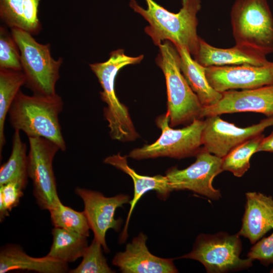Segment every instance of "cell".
I'll use <instances>...</instances> for the list:
<instances>
[{"label": "cell", "mask_w": 273, "mask_h": 273, "mask_svg": "<svg viewBox=\"0 0 273 273\" xmlns=\"http://www.w3.org/2000/svg\"><path fill=\"white\" fill-rule=\"evenodd\" d=\"M145 1L147 9L135 0H130L129 5L149 23L145 32L154 43L159 46L163 41L169 40L176 47L186 48L194 57L199 48L197 15L201 8V1L181 0V8L177 13L169 11L154 0Z\"/></svg>", "instance_id": "cell-1"}, {"label": "cell", "mask_w": 273, "mask_h": 273, "mask_svg": "<svg viewBox=\"0 0 273 273\" xmlns=\"http://www.w3.org/2000/svg\"><path fill=\"white\" fill-rule=\"evenodd\" d=\"M63 106V101L57 93L29 96L20 90L9 109V121L14 130L22 131L28 138H45L64 151L66 145L59 119Z\"/></svg>", "instance_id": "cell-2"}, {"label": "cell", "mask_w": 273, "mask_h": 273, "mask_svg": "<svg viewBox=\"0 0 273 273\" xmlns=\"http://www.w3.org/2000/svg\"><path fill=\"white\" fill-rule=\"evenodd\" d=\"M143 58V55L134 57L128 56L123 50L118 49L110 53L107 61L89 64L103 89L100 92L101 98L107 105L104 109V115L113 140L128 142L139 137L127 108L120 103L116 95L114 82L118 72L122 68L138 64Z\"/></svg>", "instance_id": "cell-3"}, {"label": "cell", "mask_w": 273, "mask_h": 273, "mask_svg": "<svg viewBox=\"0 0 273 273\" xmlns=\"http://www.w3.org/2000/svg\"><path fill=\"white\" fill-rule=\"evenodd\" d=\"M157 65L165 77L167 94V111L169 125L190 124L201 119L203 106L193 91L180 68V57L175 46L169 40L159 46Z\"/></svg>", "instance_id": "cell-4"}, {"label": "cell", "mask_w": 273, "mask_h": 273, "mask_svg": "<svg viewBox=\"0 0 273 273\" xmlns=\"http://www.w3.org/2000/svg\"><path fill=\"white\" fill-rule=\"evenodd\" d=\"M236 44L273 53V16L267 0H236L230 12Z\"/></svg>", "instance_id": "cell-5"}, {"label": "cell", "mask_w": 273, "mask_h": 273, "mask_svg": "<svg viewBox=\"0 0 273 273\" xmlns=\"http://www.w3.org/2000/svg\"><path fill=\"white\" fill-rule=\"evenodd\" d=\"M11 33L19 49L26 86L33 94H56V84L60 78L63 59L55 60L51 56L50 44L38 42L29 32L12 28Z\"/></svg>", "instance_id": "cell-6"}, {"label": "cell", "mask_w": 273, "mask_h": 273, "mask_svg": "<svg viewBox=\"0 0 273 273\" xmlns=\"http://www.w3.org/2000/svg\"><path fill=\"white\" fill-rule=\"evenodd\" d=\"M242 242L240 235L225 232L215 234H200L192 250L178 258L198 261L207 272L221 273L239 271L251 267L253 260L240 257Z\"/></svg>", "instance_id": "cell-7"}, {"label": "cell", "mask_w": 273, "mask_h": 273, "mask_svg": "<svg viewBox=\"0 0 273 273\" xmlns=\"http://www.w3.org/2000/svg\"><path fill=\"white\" fill-rule=\"evenodd\" d=\"M161 134L154 143L132 150L128 157L137 160L168 157L183 158L196 156L202 144L204 120L196 119L187 126L173 129L167 113L157 119Z\"/></svg>", "instance_id": "cell-8"}, {"label": "cell", "mask_w": 273, "mask_h": 273, "mask_svg": "<svg viewBox=\"0 0 273 273\" xmlns=\"http://www.w3.org/2000/svg\"><path fill=\"white\" fill-rule=\"evenodd\" d=\"M28 174L32 179L33 194L41 209L49 210L60 200L53 161L60 150L54 142L41 137L28 138Z\"/></svg>", "instance_id": "cell-9"}, {"label": "cell", "mask_w": 273, "mask_h": 273, "mask_svg": "<svg viewBox=\"0 0 273 273\" xmlns=\"http://www.w3.org/2000/svg\"><path fill=\"white\" fill-rule=\"evenodd\" d=\"M195 162L188 167H174L166 176L172 191L189 190L213 200L221 197L219 190L212 185L214 177L223 171L222 158L207 151L203 147L196 155Z\"/></svg>", "instance_id": "cell-10"}, {"label": "cell", "mask_w": 273, "mask_h": 273, "mask_svg": "<svg viewBox=\"0 0 273 273\" xmlns=\"http://www.w3.org/2000/svg\"><path fill=\"white\" fill-rule=\"evenodd\" d=\"M273 125V116L261 120L258 123L239 127L222 119L219 115L206 117L202 132L203 148L221 158L244 142L262 133Z\"/></svg>", "instance_id": "cell-11"}, {"label": "cell", "mask_w": 273, "mask_h": 273, "mask_svg": "<svg viewBox=\"0 0 273 273\" xmlns=\"http://www.w3.org/2000/svg\"><path fill=\"white\" fill-rule=\"evenodd\" d=\"M75 192L83 201L84 212L87 219L94 239L101 244L105 252L109 251L106 242V235L108 230L115 231L120 230L121 218L114 217L116 209L130 202V197L125 194H118L107 197L98 191L77 187Z\"/></svg>", "instance_id": "cell-12"}, {"label": "cell", "mask_w": 273, "mask_h": 273, "mask_svg": "<svg viewBox=\"0 0 273 273\" xmlns=\"http://www.w3.org/2000/svg\"><path fill=\"white\" fill-rule=\"evenodd\" d=\"M210 86L219 93L273 85V62L263 66L248 64L205 67Z\"/></svg>", "instance_id": "cell-13"}, {"label": "cell", "mask_w": 273, "mask_h": 273, "mask_svg": "<svg viewBox=\"0 0 273 273\" xmlns=\"http://www.w3.org/2000/svg\"><path fill=\"white\" fill-rule=\"evenodd\" d=\"M221 93V98L216 103L203 107L202 118L243 112L260 113L267 117L273 116V85L240 91L229 90Z\"/></svg>", "instance_id": "cell-14"}, {"label": "cell", "mask_w": 273, "mask_h": 273, "mask_svg": "<svg viewBox=\"0 0 273 273\" xmlns=\"http://www.w3.org/2000/svg\"><path fill=\"white\" fill-rule=\"evenodd\" d=\"M147 236L143 233L127 243L123 252L117 253L112 263L123 273H175L178 272L171 258L156 256L149 251Z\"/></svg>", "instance_id": "cell-15"}, {"label": "cell", "mask_w": 273, "mask_h": 273, "mask_svg": "<svg viewBox=\"0 0 273 273\" xmlns=\"http://www.w3.org/2000/svg\"><path fill=\"white\" fill-rule=\"evenodd\" d=\"M104 162L128 174L132 178L133 183V197L129 202V210L119 238V242L122 243L126 241L128 237V226L130 217L135 206L142 196L146 192L153 190L156 192L159 198L165 200L172 190L166 175H157L149 176L140 175L128 165L126 156H123L119 153L106 157Z\"/></svg>", "instance_id": "cell-16"}, {"label": "cell", "mask_w": 273, "mask_h": 273, "mask_svg": "<svg viewBox=\"0 0 273 273\" xmlns=\"http://www.w3.org/2000/svg\"><path fill=\"white\" fill-rule=\"evenodd\" d=\"M246 202L238 235L255 244L273 229V198L253 192L246 194Z\"/></svg>", "instance_id": "cell-17"}, {"label": "cell", "mask_w": 273, "mask_h": 273, "mask_svg": "<svg viewBox=\"0 0 273 273\" xmlns=\"http://www.w3.org/2000/svg\"><path fill=\"white\" fill-rule=\"evenodd\" d=\"M194 59L204 67L245 64L263 66L270 62L266 56L251 49L237 44L230 48H216L200 37Z\"/></svg>", "instance_id": "cell-18"}, {"label": "cell", "mask_w": 273, "mask_h": 273, "mask_svg": "<svg viewBox=\"0 0 273 273\" xmlns=\"http://www.w3.org/2000/svg\"><path fill=\"white\" fill-rule=\"evenodd\" d=\"M16 270L39 273H64L68 271V263L47 255L42 257H32L20 246L7 244L0 251V273Z\"/></svg>", "instance_id": "cell-19"}, {"label": "cell", "mask_w": 273, "mask_h": 273, "mask_svg": "<svg viewBox=\"0 0 273 273\" xmlns=\"http://www.w3.org/2000/svg\"><path fill=\"white\" fill-rule=\"evenodd\" d=\"M40 0H0V17L12 28L25 30L32 35L41 29L38 17Z\"/></svg>", "instance_id": "cell-20"}, {"label": "cell", "mask_w": 273, "mask_h": 273, "mask_svg": "<svg viewBox=\"0 0 273 273\" xmlns=\"http://www.w3.org/2000/svg\"><path fill=\"white\" fill-rule=\"evenodd\" d=\"M175 47L179 55L181 72L202 105L207 107L214 105L220 99L222 94L209 84L206 76L205 67L193 59L186 48Z\"/></svg>", "instance_id": "cell-21"}, {"label": "cell", "mask_w": 273, "mask_h": 273, "mask_svg": "<svg viewBox=\"0 0 273 273\" xmlns=\"http://www.w3.org/2000/svg\"><path fill=\"white\" fill-rule=\"evenodd\" d=\"M52 234L53 243L48 256L66 263L82 257L88 246L87 237L56 227Z\"/></svg>", "instance_id": "cell-22"}, {"label": "cell", "mask_w": 273, "mask_h": 273, "mask_svg": "<svg viewBox=\"0 0 273 273\" xmlns=\"http://www.w3.org/2000/svg\"><path fill=\"white\" fill-rule=\"evenodd\" d=\"M20 131L15 130L12 150L8 161L0 168V186L14 182L24 189L28 183V155L26 145L20 136Z\"/></svg>", "instance_id": "cell-23"}, {"label": "cell", "mask_w": 273, "mask_h": 273, "mask_svg": "<svg viewBox=\"0 0 273 273\" xmlns=\"http://www.w3.org/2000/svg\"><path fill=\"white\" fill-rule=\"evenodd\" d=\"M22 70L0 69V154L6 143L4 134L6 118L20 87L25 84Z\"/></svg>", "instance_id": "cell-24"}, {"label": "cell", "mask_w": 273, "mask_h": 273, "mask_svg": "<svg viewBox=\"0 0 273 273\" xmlns=\"http://www.w3.org/2000/svg\"><path fill=\"white\" fill-rule=\"evenodd\" d=\"M264 137L262 133L254 136L237 146L222 158L223 171L231 172L236 177H241L250 166V160L257 152Z\"/></svg>", "instance_id": "cell-25"}, {"label": "cell", "mask_w": 273, "mask_h": 273, "mask_svg": "<svg viewBox=\"0 0 273 273\" xmlns=\"http://www.w3.org/2000/svg\"><path fill=\"white\" fill-rule=\"evenodd\" d=\"M49 211L54 227L89 236L90 228L84 211H77L64 205L60 200Z\"/></svg>", "instance_id": "cell-26"}, {"label": "cell", "mask_w": 273, "mask_h": 273, "mask_svg": "<svg viewBox=\"0 0 273 273\" xmlns=\"http://www.w3.org/2000/svg\"><path fill=\"white\" fill-rule=\"evenodd\" d=\"M102 246L95 239L87 247L80 263L71 273H113L103 254Z\"/></svg>", "instance_id": "cell-27"}, {"label": "cell", "mask_w": 273, "mask_h": 273, "mask_svg": "<svg viewBox=\"0 0 273 273\" xmlns=\"http://www.w3.org/2000/svg\"><path fill=\"white\" fill-rule=\"evenodd\" d=\"M0 69L22 70L18 47L12 33L3 26L0 27Z\"/></svg>", "instance_id": "cell-28"}, {"label": "cell", "mask_w": 273, "mask_h": 273, "mask_svg": "<svg viewBox=\"0 0 273 273\" xmlns=\"http://www.w3.org/2000/svg\"><path fill=\"white\" fill-rule=\"evenodd\" d=\"M24 188L20 184L11 182L0 186L1 222L9 215L10 212L16 207L23 195Z\"/></svg>", "instance_id": "cell-29"}, {"label": "cell", "mask_w": 273, "mask_h": 273, "mask_svg": "<svg viewBox=\"0 0 273 273\" xmlns=\"http://www.w3.org/2000/svg\"><path fill=\"white\" fill-rule=\"evenodd\" d=\"M247 258L258 260L264 265L273 264V233L255 243L248 253Z\"/></svg>", "instance_id": "cell-30"}, {"label": "cell", "mask_w": 273, "mask_h": 273, "mask_svg": "<svg viewBox=\"0 0 273 273\" xmlns=\"http://www.w3.org/2000/svg\"><path fill=\"white\" fill-rule=\"evenodd\" d=\"M265 151L273 152V130L267 137H264L262 140L258 152Z\"/></svg>", "instance_id": "cell-31"}, {"label": "cell", "mask_w": 273, "mask_h": 273, "mask_svg": "<svg viewBox=\"0 0 273 273\" xmlns=\"http://www.w3.org/2000/svg\"><path fill=\"white\" fill-rule=\"evenodd\" d=\"M270 272L273 273V268H272V269L271 270Z\"/></svg>", "instance_id": "cell-32"}]
</instances>
